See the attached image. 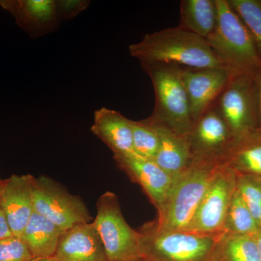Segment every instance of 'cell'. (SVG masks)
Returning <instances> with one entry per match:
<instances>
[{"mask_svg":"<svg viewBox=\"0 0 261 261\" xmlns=\"http://www.w3.org/2000/svg\"><path fill=\"white\" fill-rule=\"evenodd\" d=\"M214 261H219V260H218L216 258V259H215Z\"/></svg>","mask_w":261,"mask_h":261,"instance_id":"836d02e7","label":"cell"},{"mask_svg":"<svg viewBox=\"0 0 261 261\" xmlns=\"http://www.w3.org/2000/svg\"><path fill=\"white\" fill-rule=\"evenodd\" d=\"M217 23L216 0H182L180 5L181 28L207 39Z\"/></svg>","mask_w":261,"mask_h":261,"instance_id":"d6986e66","label":"cell"},{"mask_svg":"<svg viewBox=\"0 0 261 261\" xmlns=\"http://www.w3.org/2000/svg\"><path fill=\"white\" fill-rule=\"evenodd\" d=\"M149 119L155 126L160 138L159 151L153 161L168 174L177 177L194 163L186 137Z\"/></svg>","mask_w":261,"mask_h":261,"instance_id":"e0dca14e","label":"cell"},{"mask_svg":"<svg viewBox=\"0 0 261 261\" xmlns=\"http://www.w3.org/2000/svg\"><path fill=\"white\" fill-rule=\"evenodd\" d=\"M259 229L256 221L235 189L225 221L224 232L255 236Z\"/></svg>","mask_w":261,"mask_h":261,"instance_id":"7402d4cb","label":"cell"},{"mask_svg":"<svg viewBox=\"0 0 261 261\" xmlns=\"http://www.w3.org/2000/svg\"><path fill=\"white\" fill-rule=\"evenodd\" d=\"M236 172L224 163H220L187 231L204 234L224 233L225 221L236 189Z\"/></svg>","mask_w":261,"mask_h":261,"instance_id":"9c48e42d","label":"cell"},{"mask_svg":"<svg viewBox=\"0 0 261 261\" xmlns=\"http://www.w3.org/2000/svg\"><path fill=\"white\" fill-rule=\"evenodd\" d=\"M236 173L237 191L261 228V178Z\"/></svg>","mask_w":261,"mask_h":261,"instance_id":"cb8c5ba5","label":"cell"},{"mask_svg":"<svg viewBox=\"0 0 261 261\" xmlns=\"http://www.w3.org/2000/svg\"><path fill=\"white\" fill-rule=\"evenodd\" d=\"M115 162L130 179L142 187L159 211L171 190L175 178L154 161L135 154L113 155Z\"/></svg>","mask_w":261,"mask_h":261,"instance_id":"7c38bea8","label":"cell"},{"mask_svg":"<svg viewBox=\"0 0 261 261\" xmlns=\"http://www.w3.org/2000/svg\"><path fill=\"white\" fill-rule=\"evenodd\" d=\"M221 163L194 162L175 178L152 224L160 231H187Z\"/></svg>","mask_w":261,"mask_h":261,"instance_id":"3957f363","label":"cell"},{"mask_svg":"<svg viewBox=\"0 0 261 261\" xmlns=\"http://www.w3.org/2000/svg\"><path fill=\"white\" fill-rule=\"evenodd\" d=\"M233 11L240 17L252 34L261 53V1L228 0Z\"/></svg>","mask_w":261,"mask_h":261,"instance_id":"d4e9b609","label":"cell"},{"mask_svg":"<svg viewBox=\"0 0 261 261\" xmlns=\"http://www.w3.org/2000/svg\"><path fill=\"white\" fill-rule=\"evenodd\" d=\"M63 232L49 219L34 211L20 239L34 258L49 257L54 255Z\"/></svg>","mask_w":261,"mask_h":261,"instance_id":"ac0fdd59","label":"cell"},{"mask_svg":"<svg viewBox=\"0 0 261 261\" xmlns=\"http://www.w3.org/2000/svg\"><path fill=\"white\" fill-rule=\"evenodd\" d=\"M221 163L236 173L261 178V130L234 142Z\"/></svg>","mask_w":261,"mask_h":261,"instance_id":"ffe728a7","label":"cell"},{"mask_svg":"<svg viewBox=\"0 0 261 261\" xmlns=\"http://www.w3.org/2000/svg\"><path fill=\"white\" fill-rule=\"evenodd\" d=\"M136 261H145L144 260H142V259H140V260H136Z\"/></svg>","mask_w":261,"mask_h":261,"instance_id":"d6a6232c","label":"cell"},{"mask_svg":"<svg viewBox=\"0 0 261 261\" xmlns=\"http://www.w3.org/2000/svg\"><path fill=\"white\" fill-rule=\"evenodd\" d=\"M186 138L194 162L221 163L234 142L227 125L214 107L194 122Z\"/></svg>","mask_w":261,"mask_h":261,"instance_id":"30bf717a","label":"cell"},{"mask_svg":"<svg viewBox=\"0 0 261 261\" xmlns=\"http://www.w3.org/2000/svg\"><path fill=\"white\" fill-rule=\"evenodd\" d=\"M133 132V147L135 155L154 161L160 145L159 132L149 118L141 121L130 120Z\"/></svg>","mask_w":261,"mask_h":261,"instance_id":"603a6c76","label":"cell"},{"mask_svg":"<svg viewBox=\"0 0 261 261\" xmlns=\"http://www.w3.org/2000/svg\"><path fill=\"white\" fill-rule=\"evenodd\" d=\"M13 236L4 212L0 206V240Z\"/></svg>","mask_w":261,"mask_h":261,"instance_id":"83f0119b","label":"cell"},{"mask_svg":"<svg viewBox=\"0 0 261 261\" xmlns=\"http://www.w3.org/2000/svg\"><path fill=\"white\" fill-rule=\"evenodd\" d=\"M139 232L141 258L145 261H214L224 233L160 231L152 221Z\"/></svg>","mask_w":261,"mask_h":261,"instance_id":"277c9868","label":"cell"},{"mask_svg":"<svg viewBox=\"0 0 261 261\" xmlns=\"http://www.w3.org/2000/svg\"><path fill=\"white\" fill-rule=\"evenodd\" d=\"M109 261L140 260V233L127 224L118 197L106 192L98 199L92 221Z\"/></svg>","mask_w":261,"mask_h":261,"instance_id":"52a82bcc","label":"cell"},{"mask_svg":"<svg viewBox=\"0 0 261 261\" xmlns=\"http://www.w3.org/2000/svg\"><path fill=\"white\" fill-rule=\"evenodd\" d=\"M53 257L58 261H109L92 222L63 231Z\"/></svg>","mask_w":261,"mask_h":261,"instance_id":"9a60e30c","label":"cell"},{"mask_svg":"<svg viewBox=\"0 0 261 261\" xmlns=\"http://www.w3.org/2000/svg\"><path fill=\"white\" fill-rule=\"evenodd\" d=\"M255 238V241H256L257 248H258L259 252L261 257V228L258 230L256 234L254 236Z\"/></svg>","mask_w":261,"mask_h":261,"instance_id":"f546056e","label":"cell"},{"mask_svg":"<svg viewBox=\"0 0 261 261\" xmlns=\"http://www.w3.org/2000/svg\"><path fill=\"white\" fill-rule=\"evenodd\" d=\"M34 258L21 239L13 236L0 240V261H32Z\"/></svg>","mask_w":261,"mask_h":261,"instance_id":"484cf974","label":"cell"},{"mask_svg":"<svg viewBox=\"0 0 261 261\" xmlns=\"http://www.w3.org/2000/svg\"><path fill=\"white\" fill-rule=\"evenodd\" d=\"M32 188L34 211L49 219L61 231L92 222V216L84 201L51 178L32 176Z\"/></svg>","mask_w":261,"mask_h":261,"instance_id":"ba28073f","label":"cell"},{"mask_svg":"<svg viewBox=\"0 0 261 261\" xmlns=\"http://www.w3.org/2000/svg\"><path fill=\"white\" fill-rule=\"evenodd\" d=\"M92 133L112 150L113 155L135 154L130 120L107 108L94 112Z\"/></svg>","mask_w":261,"mask_h":261,"instance_id":"2e32d148","label":"cell"},{"mask_svg":"<svg viewBox=\"0 0 261 261\" xmlns=\"http://www.w3.org/2000/svg\"><path fill=\"white\" fill-rule=\"evenodd\" d=\"M255 85H256L257 107H258L259 122L261 130V72L255 75Z\"/></svg>","mask_w":261,"mask_h":261,"instance_id":"f1b7e54d","label":"cell"},{"mask_svg":"<svg viewBox=\"0 0 261 261\" xmlns=\"http://www.w3.org/2000/svg\"><path fill=\"white\" fill-rule=\"evenodd\" d=\"M216 3L217 23L206 39L211 49L231 73H260L261 53L252 34L228 0H216Z\"/></svg>","mask_w":261,"mask_h":261,"instance_id":"7a4b0ae2","label":"cell"},{"mask_svg":"<svg viewBox=\"0 0 261 261\" xmlns=\"http://www.w3.org/2000/svg\"><path fill=\"white\" fill-rule=\"evenodd\" d=\"M88 0H56L58 18L61 21H68L88 8Z\"/></svg>","mask_w":261,"mask_h":261,"instance_id":"4316f807","label":"cell"},{"mask_svg":"<svg viewBox=\"0 0 261 261\" xmlns=\"http://www.w3.org/2000/svg\"><path fill=\"white\" fill-rule=\"evenodd\" d=\"M32 261H58L55 259L54 257H36V258L33 259Z\"/></svg>","mask_w":261,"mask_h":261,"instance_id":"4dcf8cb0","label":"cell"},{"mask_svg":"<svg viewBox=\"0 0 261 261\" xmlns=\"http://www.w3.org/2000/svg\"><path fill=\"white\" fill-rule=\"evenodd\" d=\"M129 51L142 64L225 68L206 39L179 25L146 34L140 42L130 44Z\"/></svg>","mask_w":261,"mask_h":261,"instance_id":"6da1fadb","label":"cell"},{"mask_svg":"<svg viewBox=\"0 0 261 261\" xmlns=\"http://www.w3.org/2000/svg\"><path fill=\"white\" fill-rule=\"evenodd\" d=\"M192 120L195 122L214 106L229 81L231 73L226 68H188L178 66Z\"/></svg>","mask_w":261,"mask_h":261,"instance_id":"8fae6325","label":"cell"},{"mask_svg":"<svg viewBox=\"0 0 261 261\" xmlns=\"http://www.w3.org/2000/svg\"><path fill=\"white\" fill-rule=\"evenodd\" d=\"M219 261H261L254 236L224 232L218 245Z\"/></svg>","mask_w":261,"mask_h":261,"instance_id":"44dd1931","label":"cell"},{"mask_svg":"<svg viewBox=\"0 0 261 261\" xmlns=\"http://www.w3.org/2000/svg\"><path fill=\"white\" fill-rule=\"evenodd\" d=\"M0 7L13 15L19 27L34 39L56 32L61 23L56 0H0Z\"/></svg>","mask_w":261,"mask_h":261,"instance_id":"4fadbf2b","label":"cell"},{"mask_svg":"<svg viewBox=\"0 0 261 261\" xmlns=\"http://www.w3.org/2000/svg\"><path fill=\"white\" fill-rule=\"evenodd\" d=\"M32 175H13L5 179L0 193V206L13 236L21 238L34 213Z\"/></svg>","mask_w":261,"mask_h":261,"instance_id":"5bb4252c","label":"cell"},{"mask_svg":"<svg viewBox=\"0 0 261 261\" xmlns=\"http://www.w3.org/2000/svg\"><path fill=\"white\" fill-rule=\"evenodd\" d=\"M5 179H2L0 178V193L2 192V190H3V187L5 186Z\"/></svg>","mask_w":261,"mask_h":261,"instance_id":"1f68e13d","label":"cell"},{"mask_svg":"<svg viewBox=\"0 0 261 261\" xmlns=\"http://www.w3.org/2000/svg\"><path fill=\"white\" fill-rule=\"evenodd\" d=\"M142 66L152 81L155 97L154 111L149 118L186 137L194 121L178 66L146 63Z\"/></svg>","mask_w":261,"mask_h":261,"instance_id":"5b68a950","label":"cell"},{"mask_svg":"<svg viewBox=\"0 0 261 261\" xmlns=\"http://www.w3.org/2000/svg\"><path fill=\"white\" fill-rule=\"evenodd\" d=\"M255 75L231 73L213 106L227 125L234 142L260 130Z\"/></svg>","mask_w":261,"mask_h":261,"instance_id":"8992f818","label":"cell"}]
</instances>
